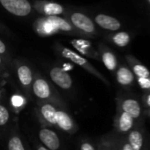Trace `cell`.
<instances>
[{
  "instance_id": "4dcf8cb0",
  "label": "cell",
  "mask_w": 150,
  "mask_h": 150,
  "mask_svg": "<svg viewBox=\"0 0 150 150\" xmlns=\"http://www.w3.org/2000/svg\"><path fill=\"white\" fill-rule=\"evenodd\" d=\"M2 97H3V90L0 88V100L2 99Z\"/></svg>"
},
{
  "instance_id": "3957f363",
  "label": "cell",
  "mask_w": 150,
  "mask_h": 150,
  "mask_svg": "<svg viewBox=\"0 0 150 150\" xmlns=\"http://www.w3.org/2000/svg\"><path fill=\"white\" fill-rule=\"evenodd\" d=\"M60 106H65L50 102H38L35 113L42 125L56 128V112Z\"/></svg>"
},
{
  "instance_id": "8fae6325",
  "label": "cell",
  "mask_w": 150,
  "mask_h": 150,
  "mask_svg": "<svg viewBox=\"0 0 150 150\" xmlns=\"http://www.w3.org/2000/svg\"><path fill=\"white\" fill-rule=\"evenodd\" d=\"M38 136L42 145L49 150H58L60 148L61 141L59 136L51 127L42 125Z\"/></svg>"
},
{
  "instance_id": "9c48e42d",
  "label": "cell",
  "mask_w": 150,
  "mask_h": 150,
  "mask_svg": "<svg viewBox=\"0 0 150 150\" xmlns=\"http://www.w3.org/2000/svg\"><path fill=\"white\" fill-rule=\"evenodd\" d=\"M51 81L63 90H70L73 87V81L71 75L64 69L59 66H54L49 71Z\"/></svg>"
},
{
  "instance_id": "603a6c76",
  "label": "cell",
  "mask_w": 150,
  "mask_h": 150,
  "mask_svg": "<svg viewBox=\"0 0 150 150\" xmlns=\"http://www.w3.org/2000/svg\"><path fill=\"white\" fill-rule=\"evenodd\" d=\"M116 139H117V143L119 150H132L131 145L127 141L125 135L116 133Z\"/></svg>"
},
{
  "instance_id": "4fadbf2b",
  "label": "cell",
  "mask_w": 150,
  "mask_h": 150,
  "mask_svg": "<svg viewBox=\"0 0 150 150\" xmlns=\"http://www.w3.org/2000/svg\"><path fill=\"white\" fill-rule=\"evenodd\" d=\"M125 59L127 61L129 68L134 75L135 81L145 79H150V71L144 64H142L140 61H139L132 56H126Z\"/></svg>"
},
{
  "instance_id": "8992f818",
  "label": "cell",
  "mask_w": 150,
  "mask_h": 150,
  "mask_svg": "<svg viewBox=\"0 0 150 150\" xmlns=\"http://www.w3.org/2000/svg\"><path fill=\"white\" fill-rule=\"evenodd\" d=\"M125 136L132 150H145L148 146L143 125V120L137 122L134 127Z\"/></svg>"
},
{
  "instance_id": "e0dca14e",
  "label": "cell",
  "mask_w": 150,
  "mask_h": 150,
  "mask_svg": "<svg viewBox=\"0 0 150 150\" xmlns=\"http://www.w3.org/2000/svg\"><path fill=\"white\" fill-rule=\"evenodd\" d=\"M96 149L97 150H119L117 143L116 133H110L103 136L96 143Z\"/></svg>"
},
{
  "instance_id": "ac0fdd59",
  "label": "cell",
  "mask_w": 150,
  "mask_h": 150,
  "mask_svg": "<svg viewBox=\"0 0 150 150\" xmlns=\"http://www.w3.org/2000/svg\"><path fill=\"white\" fill-rule=\"evenodd\" d=\"M47 21L54 28H56L58 30H61L63 32H71L72 27L71 25L66 21L65 20L58 17V16H49L47 18Z\"/></svg>"
},
{
  "instance_id": "d4e9b609",
  "label": "cell",
  "mask_w": 150,
  "mask_h": 150,
  "mask_svg": "<svg viewBox=\"0 0 150 150\" xmlns=\"http://www.w3.org/2000/svg\"><path fill=\"white\" fill-rule=\"evenodd\" d=\"M0 56L1 57H4L3 59L5 61V63L6 64V65L10 64H11V61L7 56V49H6V44L4 43V42L0 39Z\"/></svg>"
},
{
  "instance_id": "6da1fadb",
  "label": "cell",
  "mask_w": 150,
  "mask_h": 150,
  "mask_svg": "<svg viewBox=\"0 0 150 150\" xmlns=\"http://www.w3.org/2000/svg\"><path fill=\"white\" fill-rule=\"evenodd\" d=\"M31 90L32 94L38 99V102H50L65 105L53 86L39 73L34 77Z\"/></svg>"
},
{
  "instance_id": "d6a6232c",
  "label": "cell",
  "mask_w": 150,
  "mask_h": 150,
  "mask_svg": "<svg viewBox=\"0 0 150 150\" xmlns=\"http://www.w3.org/2000/svg\"><path fill=\"white\" fill-rule=\"evenodd\" d=\"M145 150H148V146H147L146 147V149H145Z\"/></svg>"
},
{
  "instance_id": "83f0119b",
  "label": "cell",
  "mask_w": 150,
  "mask_h": 150,
  "mask_svg": "<svg viewBox=\"0 0 150 150\" xmlns=\"http://www.w3.org/2000/svg\"><path fill=\"white\" fill-rule=\"evenodd\" d=\"M8 71V68L5 61L3 60V57L0 56V77H4L6 76V74Z\"/></svg>"
},
{
  "instance_id": "7c38bea8",
  "label": "cell",
  "mask_w": 150,
  "mask_h": 150,
  "mask_svg": "<svg viewBox=\"0 0 150 150\" xmlns=\"http://www.w3.org/2000/svg\"><path fill=\"white\" fill-rule=\"evenodd\" d=\"M117 82L125 89H130L131 88L134 87L136 81L135 77L129 68V66L125 64L118 65L117 69L115 71Z\"/></svg>"
},
{
  "instance_id": "836d02e7",
  "label": "cell",
  "mask_w": 150,
  "mask_h": 150,
  "mask_svg": "<svg viewBox=\"0 0 150 150\" xmlns=\"http://www.w3.org/2000/svg\"><path fill=\"white\" fill-rule=\"evenodd\" d=\"M147 1H148V3H149V5H150V0H147Z\"/></svg>"
},
{
  "instance_id": "277c9868",
  "label": "cell",
  "mask_w": 150,
  "mask_h": 150,
  "mask_svg": "<svg viewBox=\"0 0 150 150\" xmlns=\"http://www.w3.org/2000/svg\"><path fill=\"white\" fill-rule=\"evenodd\" d=\"M13 66L17 76V80L21 88L24 90L25 94L28 97H31V94H32L31 88L34 81V74L31 67L21 62L20 60L13 61Z\"/></svg>"
},
{
  "instance_id": "4316f807",
  "label": "cell",
  "mask_w": 150,
  "mask_h": 150,
  "mask_svg": "<svg viewBox=\"0 0 150 150\" xmlns=\"http://www.w3.org/2000/svg\"><path fill=\"white\" fill-rule=\"evenodd\" d=\"M141 106L142 109H144V111L150 109V92L144 93L142 97H141Z\"/></svg>"
},
{
  "instance_id": "9a60e30c",
  "label": "cell",
  "mask_w": 150,
  "mask_h": 150,
  "mask_svg": "<svg viewBox=\"0 0 150 150\" xmlns=\"http://www.w3.org/2000/svg\"><path fill=\"white\" fill-rule=\"evenodd\" d=\"M100 54H101V60L103 63L104 66L110 71L115 72L118 67V62L116 55L105 46H101Z\"/></svg>"
},
{
  "instance_id": "7a4b0ae2",
  "label": "cell",
  "mask_w": 150,
  "mask_h": 150,
  "mask_svg": "<svg viewBox=\"0 0 150 150\" xmlns=\"http://www.w3.org/2000/svg\"><path fill=\"white\" fill-rule=\"evenodd\" d=\"M61 56L65 58L70 60L71 62L74 63L75 64L79 65L80 67H81L82 69H84L86 71L89 72L90 74L94 75V76L98 79L99 81H101L104 85H106L107 87L110 86V82L103 76V75L84 57H82L81 55L76 53L75 51H73L71 49L65 48V47H60L58 49Z\"/></svg>"
},
{
  "instance_id": "1f68e13d",
  "label": "cell",
  "mask_w": 150,
  "mask_h": 150,
  "mask_svg": "<svg viewBox=\"0 0 150 150\" xmlns=\"http://www.w3.org/2000/svg\"><path fill=\"white\" fill-rule=\"evenodd\" d=\"M148 150H150V143H149V145H148Z\"/></svg>"
},
{
  "instance_id": "ba28073f",
  "label": "cell",
  "mask_w": 150,
  "mask_h": 150,
  "mask_svg": "<svg viewBox=\"0 0 150 150\" xmlns=\"http://www.w3.org/2000/svg\"><path fill=\"white\" fill-rule=\"evenodd\" d=\"M137 122L129 116L127 113L124 112L119 106L117 105L116 115L114 118V128L116 133L121 135H126L135 125Z\"/></svg>"
},
{
  "instance_id": "ffe728a7",
  "label": "cell",
  "mask_w": 150,
  "mask_h": 150,
  "mask_svg": "<svg viewBox=\"0 0 150 150\" xmlns=\"http://www.w3.org/2000/svg\"><path fill=\"white\" fill-rule=\"evenodd\" d=\"M72 44L76 47L81 52H82V54H84V55H86L91 58H94V59H97V60L100 59L98 54L94 50L90 49L88 42H87V45H86V44H81L79 41H73Z\"/></svg>"
},
{
  "instance_id": "5b68a950",
  "label": "cell",
  "mask_w": 150,
  "mask_h": 150,
  "mask_svg": "<svg viewBox=\"0 0 150 150\" xmlns=\"http://www.w3.org/2000/svg\"><path fill=\"white\" fill-rule=\"evenodd\" d=\"M116 104L120 107V109L131 116L135 122L142 121V106L139 100L132 96H118L116 98Z\"/></svg>"
},
{
  "instance_id": "30bf717a",
  "label": "cell",
  "mask_w": 150,
  "mask_h": 150,
  "mask_svg": "<svg viewBox=\"0 0 150 150\" xmlns=\"http://www.w3.org/2000/svg\"><path fill=\"white\" fill-rule=\"evenodd\" d=\"M2 6L10 13L24 17L32 11V6L28 0H0Z\"/></svg>"
},
{
  "instance_id": "7402d4cb",
  "label": "cell",
  "mask_w": 150,
  "mask_h": 150,
  "mask_svg": "<svg viewBox=\"0 0 150 150\" xmlns=\"http://www.w3.org/2000/svg\"><path fill=\"white\" fill-rule=\"evenodd\" d=\"M44 13L49 16H57L58 14L63 13L64 8L57 3H49L44 6Z\"/></svg>"
},
{
  "instance_id": "d6986e66",
  "label": "cell",
  "mask_w": 150,
  "mask_h": 150,
  "mask_svg": "<svg viewBox=\"0 0 150 150\" xmlns=\"http://www.w3.org/2000/svg\"><path fill=\"white\" fill-rule=\"evenodd\" d=\"M8 150H26L24 143L18 133H13L8 139L7 142Z\"/></svg>"
},
{
  "instance_id": "f1b7e54d",
  "label": "cell",
  "mask_w": 150,
  "mask_h": 150,
  "mask_svg": "<svg viewBox=\"0 0 150 150\" xmlns=\"http://www.w3.org/2000/svg\"><path fill=\"white\" fill-rule=\"evenodd\" d=\"M36 150H49L48 148H46L45 146H43L42 145H36Z\"/></svg>"
},
{
  "instance_id": "f546056e",
  "label": "cell",
  "mask_w": 150,
  "mask_h": 150,
  "mask_svg": "<svg viewBox=\"0 0 150 150\" xmlns=\"http://www.w3.org/2000/svg\"><path fill=\"white\" fill-rule=\"evenodd\" d=\"M145 114H146L147 117H150V109H149V110H146V111H145Z\"/></svg>"
},
{
  "instance_id": "cb8c5ba5",
  "label": "cell",
  "mask_w": 150,
  "mask_h": 150,
  "mask_svg": "<svg viewBox=\"0 0 150 150\" xmlns=\"http://www.w3.org/2000/svg\"><path fill=\"white\" fill-rule=\"evenodd\" d=\"M10 120V112L8 109L0 103V126H5Z\"/></svg>"
},
{
  "instance_id": "52a82bcc",
  "label": "cell",
  "mask_w": 150,
  "mask_h": 150,
  "mask_svg": "<svg viewBox=\"0 0 150 150\" xmlns=\"http://www.w3.org/2000/svg\"><path fill=\"white\" fill-rule=\"evenodd\" d=\"M56 128L64 132L72 134L78 131V125L75 123L65 106L58 107L56 112Z\"/></svg>"
},
{
  "instance_id": "2e32d148",
  "label": "cell",
  "mask_w": 150,
  "mask_h": 150,
  "mask_svg": "<svg viewBox=\"0 0 150 150\" xmlns=\"http://www.w3.org/2000/svg\"><path fill=\"white\" fill-rule=\"evenodd\" d=\"M96 22L102 28L110 30V31H117L121 28L120 22L114 17L106 15V14H98L95 18Z\"/></svg>"
},
{
  "instance_id": "44dd1931",
  "label": "cell",
  "mask_w": 150,
  "mask_h": 150,
  "mask_svg": "<svg viewBox=\"0 0 150 150\" xmlns=\"http://www.w3.org/2000/svg\"><path fill=\"white\" fill-rule=\"evenodd\" d=\"M131 41V36L126 32H119L112 36V42L118 47H125L129 44Z\"/></svg>"
},
{
  "instance_id": "484cf974",
  "label": "cell",
  "mask_w": 150,
  "mask_h": 150,
  "mask_svg": "<svg viewBox=\"0 0 150 150\" xmlns=\"http://www.w3.org/2000/svg\"><path fill=\"white\" fill-rule=\"evenodd\" d=\"M80 150H97L93 142L88 139H83L80 144Z\"/></svg>"
},
{
  "instance_id": "5bb4252c",
  "label": "cell",
  "mask_w": 150,
  "mask_h": 150,
  "mask_svg": "<svg viewBox=\"0 0 150 150\" xmlns=\"http://www.w3.org/2000/svg\"><path fill=\"white\" fill-rule=\"evenodd\" d=\"M71 21L74 27L87 34H94L96 32V27L94 22L83 13H74L71 15Z\"/></svg>"
}]
</instances>
